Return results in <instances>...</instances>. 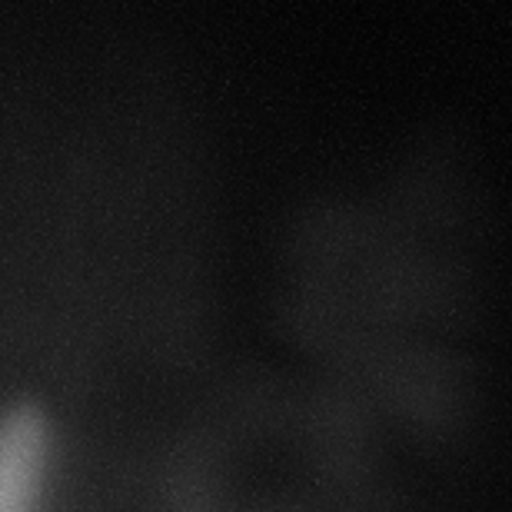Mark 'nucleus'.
Listing matches in <instances>:
<instances>
[{"label": "nucleus", "instance_id": "nucleus-1", "mask_svg": "<svg viewBox=\"0 0 512 512\" xmlns=\"http://www.w3.org/2000/svg\"><path fill=\"white\" fill-rule=\"evenodd\" d=\"M290 370L409 453L469 426L486 320V233L453 150L406 153L290 227Z\"/></svg>", "mask_w": 512, "mask_h": 512}, {"label": "nucleus", "instance_id": "nucleus-2", "mask_svg": "<svg viewBox=\"0 0 512 512\" xmlns=\"http://www.w3.org/2000/svg\"><path fill=\"white\" fill-rule=\"evenodd\" d=\"M180 512H419L409 449L290 370L253 396Z\"/></svg>", "mask_w": 512, "mask_h": 512}, {"label": "nucleus", "instance_id": "nucleus-3", "mask_svg": "<svg viewBox=\"0 0 512 512\" xmlns=\"http://www.w3.org/2000/svg\"><path fill=\"white\" fill-rule=\"evenodd\" d=\"M60 463L54 413L34 396L0 406V512H47Z\"/></svg>", "mask_w": 512, "mask_h": 512}]
</instances>
